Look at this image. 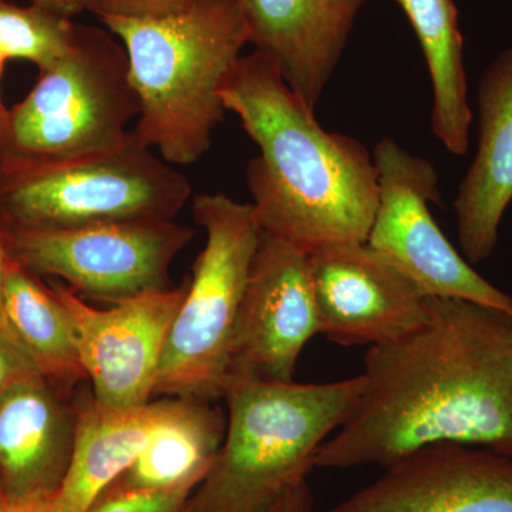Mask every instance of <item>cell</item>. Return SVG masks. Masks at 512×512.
Returning <instances> with one entry per match:
<instances>
[{
  "label": "cell",
  "instance_id": "1",
  "mask_svg": "<svg viewBox=\"0 0 512 512\" xmlns=\"http://www.w3.org/2000/svg\"><path fill=\"white\" fill-rule=\"evenodd\" d=\"M359 397L315 467L387 468L420 448L458 443L512 457V318L431 299L429 318L367 349Z\"/></svg>",
  "mask_w": 512,
  "mask_h": 512
},
{
  "label": "cell",
  "instance_id": "2",
  "mask_svg": "<svg viewBox=\"0 0 512 512\" xmlns=\"http://www.w3.org/2000/svg\"><path fill=\"white\" fill-rule=\"evenodd\" d=\"M220 97L258 146L247 181L262 232L308 254L367 241L379 183L373 156L359 140L320 126L315 110L258 50L239 57Z\"/></svg>",
  "mask_w": 512,
  "mask_h": 512
},
{
  "label": "cell",
  "instance_id": "3",
  "mask_svg": "<svg viewBox=\"0 0 512 512\" xmlns=\"http://www.w3.org/2000/svg\"><path fill=\"white\" fill-rule=\"evenodd\" d=\"M126 50L134 133L174 165L197 163L224 119L220 89L249 45L239 0H194L160 18L99 19Z\"/></svg>",
  "mask_w": 512,
  "mask_h": 512
},
{
  "label": "cell",
  "instance_id": "4",
  "mask_svg": "<svg viewBox=\"0 0 512 512\" xmlns=\"http://www.w3.org/2000/svg\"><path fill=\"white\" fill-rule=\"evenodd\" d=\"M360 376L332 383H229L227 430L183 512H269L308 481L322 444L355 407Z\"/></svg>",
  "mask_w": 512,
  "mask_h": 512
},
{
  "label": "cell",
  "instance_id": "5",
  "mask_svg": "<svg viewBox=\"0 0 512 512\" xmlns=\"http://www.w3.org/2000/svg\"><path fill=\"white\" fill-rule=\"evenodd\" d=\"M190 180L134 130L119 147L73 160L0 165V217L8 229H72L173 221Z\"/></svg>",
  "mask_w": 512,
  "mask_h": 512
},
{
  "label": "cell",
  "instance_id": "6",
  "mask_svg": "<svg viewBox=\"0 0 512 512\" xmlns=\"http://www.w3.org/2000/svg\"><path fill=\"white\" fill-rule=\"evenodd\" d=\"M140 104L126 50L109 30L77 25L73 45L8 113L0 165L59 163L123 144Z\"/></svg>",
  "mask_w": 512,
  "mask_h": 512
},
{
  "label": "cell",
  "instance_id": "7",
  "mask_svg": "<svg viewBox=\"0 0 512 512\" xmlns=\"http://www.w3.org/2000/svg\"><path fill=\"white\" fill-rule=\"evenodd\" d=\"M192 217L205 244L168 333L154 396L224 399L242 298L261 241L254 208L228 195H195Z\"/></svg>",
  "mask_w": 512,
  "mask_h": 512
},
{
  "label": "cell",
  "instance_id": "8",
  "mask_svg": "<svg viewBox=\"0 0 512 512\" xmlns=\"http://www.w3.org/2000/svg\"><path fill=\"white\" fill-rule=\"evenodd\" d=\"M379 201L367 244L382 252L427 298L477 303L512 318V296L483 278L451 245L430 212L439 174L426 158L384 137L373 151Z\"/></svg>",
  "mask_w": 512,
  "mask_h": 512
},
{
  "label": "cell",
  "instance_id": "9",
  "mask_svg": "<svg viewBox=\"0 0 512 512\" xmlns=\"http://www.w3.org/2000/svg\"><path fill=\"white\" fill-rule=\"evenodd\" d=\"M194 235L175 220L5 231L9 255L32 274L111 305L173 288L171 265Z\"/></svg>",
  "mask_w": 512,
  "mask_h": 512
},
{
  "label": "cell",
  "instance_id": "10",
  "mask_svg": "<svg viewBox=\"0 0 512 512\" xmlns=\"http://www.w3.org/2000/svg\"><path fill=\"white\" fill-rule=\"evenodd\" d=\"M316 333L308 252L262 232L239 308L227 386L238 380L293 382L299 357Z\"/></svg>",
  "mask_w": 512,
  "mask_h": 512
},
{
  "label": "cell",
  "instance_id": "11",
  "mask_svg": "<svg viewBox=\"0 0 512 512\" xmlns=\"http://www.w3.org/2000/svg\"><path fill=\"white\" fill-rule=\"evenodd\" d=\"M52 288L72 320L94 399L120 409L150 403L187 284L146 292L109 309L94 308L63 282Z\"/></svg>",
  "mask_w": 512,
  "mask_h": 512
},
{
  "label": "cell",
  "instance_id": "12",
  "mask_svg": "<svg viewBox=\"0 0 512 512\" xmlns=\"http://www.w3.org/2000/svg\"><path fill=\"white\" fill-rule=\"evenodd\" d=\"M320 333L342 346H380L410 335L430 312V298L367 242L309 252Z\"/></svg>",
  "mask_w": 512,
  "mask_h": 512
},
{
  "label": "cell",
  "instance_id": "13",
  "mask_svg": "<svg viewBox=\"0 0 512 512\" xmlns=\"http://www.w3.org/2000/svg\"><path fill=\"white\" fill-rule=\"evenodd\" d=\"M328 512H512V457L431 444L387 468Z\"/></svg>",
  "mask_w": 512,
  "mask_h": 512
},
{
  "label": "cell",
  "instance_id": "14",
  "mask_svg": "<svg viewBox=\"0 0 512 512\" xmlns=\"http://www.w3.org/2000/svg\"><path fill=\"white\" fill-rule=\"evenodd\" d=\"M249 43L293 92L318 106L338 69L365 0H239Z\"/></svg>",
  "mask_w": 512,
  "mask_h": 512
},
{
  "label": "cell",
  "instance_id": "15",
  "mask_svg": "<svg viewBox=\"0 0 512 512\" xmlns=\"http://www.w3.org/2000/svg\"><path fill=\"white\" fill-rule=\"evenodd\" d=\"M477 107L476 156L453 202L458 244L471 265L493 255L512 202V46L481 74Z\"/></svg>",
  "mask_w": 512,
  "mask_h": 512
},
{
  "label": "cell",
  "instance_id": "16",
  "mask_svg": "<svg viewBox=\"0 0 512 512\" xmlns=\"http://www.w3.org/2000/svg\"><path fill=\"white\" fill-rule=\"evenodd\" d=\"M76 400L33 375L0 396V481L3 497L59 494L72 461Z\"/></svg>",
  "mask_w": 512,
  "mask_h": 512
},
{
  "label": "cell",
  "instance_id": "17",
  "mask_svg": "<svg viewBox=\"0 0 512 512\" xmlns=\"http://www.w3.org/2000/svg\"><path fill=\"white\" fill-rule=\"evenodd\" d=\"M178 397L143 406H104L92 393L76 397V441L69 471L57 494V512H87L140 456L154 431L177 407Z\"/></svg>",
  "mask_w": 512,
  "mask_h": 512
},
{
  "label": "cell",
  "instance_id": "18",
  "mask_svg": "<svg viewBox=\"0 0 512 512\" xmlns=\"http://www.w3.org/2000/svg\"><path fill=\"white\" fill-rule=\"evenodd\" d=\"M224 416L214 403L180 399L140 456L109 488L161 491L198 484L210 473L224 443Z\"/></svg>",
  "mask_w": 512,
  "mask_h": 512
},
{
  "label": "cell",
  "instance_id": "19",
  "mask_svg": "<svg viewBox=\"0 0 512 512\" xmlns=\"http://www.w3.org/2000/svg\"><path fill=\"white\" fill-rule=\"evenodd\" d=\"M419 39L429 67L433 107L431 131L446 150L464 156L473 110L468 103L463 36L454 0H394Z\"/></svg>",
  "mask_w": 512,
  "mask_h": 512
},
{
  "label": "cell",
  "instance_id": "20",
  "mask_svg": "<svg viewBox=\"0 0 512 512\" xmlns=\"http://www.w3.org/2000/svg\"><path fill=\"white\" fill-rule=\"evenodd\" d=\"M10 329L37 369L63 389L87 379L69 313L53 288L10 256L5 278Z\"/></svg>",
  "mask_w": 512,
  "mask_h": 512
},
{
  "label": "cell",
  "instance_id": "21",
  "mask_svg": "<svg viewBox=\"0 0 512 512\" xmlns=\"http://www.w3.org/2000/svg\"><path fill=\"white\" fill-rule=\"evenodd\" d=\"M76 29L72 19L52 10L0 0V52L8 60H28L43 72L69 52Z\"/></svg>",
  "mask_w": 512,
  "mask_h": 512
},
{
  "label": "cell",
  "instance_id": "22",
  "mask_svg": "<svg viewBox=\"0 0 512 512\" xmlns=\"http://www.w3.org/2000/svg\"><path fill=\"white\" fill-rule=\"evenodd\" d=\"M198 484L161 491H116L107 488L87 512H183Z\"/></svg>",
  "mask_w": 512,
  "mask_h": 512
},
{
  "label": "cell",
  "instance_id": "23",
  "mask_svg": "<svg viewBox=\"0 0 512 512\" xmlns=\"http://www.w3.org/2000/svg\"><path fill=\"white\" fill-rule=\"evenodd\" d=\"M97 18H160L187 8L194 0H86Z\"/></svg>",
  "mask_w": 512,
  "mask_h": 512
},
{
  "label": "cell",
  "instance_id": "24",
  "mask_svg": "<svg viewBox=\"0 0 512 512\" xmlns=\"http://www.w3.org/2000/svg\"><path fill=\"white\" fill-rule=\"evenodd\" d=\"M33 375L43 373L22 346L0 330V396L19 380Z\"/></svg>",
  "mask_w": 512,
  "mask_h": 512
},
{
  "label": "cell",
  "instance_id": "25",
  "mask_svg": "<svg viewBox=\"0 0 512 512\" xmlns=\"http://www.w3.org/2000/svg\"><path fill=\"white\" fill-rule=\"evenodd\" d=\"M0 512H57V494H36L22 498L2 497Z\"/></svg>",
  "mask_w": 512,
  "mask_h": 512
},
{
  "label": "cell",
  "instance_id": "26",
  "mask_svg": "<svg viewBox=\"0 0 512 512\" xmlns=\"http://www.w3.org/2000/svg\"><path fill=\"white\" fill-rule=\"evenodd\" d=\"M269 512H313V495L308 481L285 495Z\"/></svg>",
  "mask_w": 512,
  "mask_h": 512
},
{
  "label": "cell",
  "instance_id": "27",
  "mask_svg": "<svg viewBox=\"0 0 512 512\" xmlns=\"http://www.w3.org/2000/svg\"><path fill=\"white\" fill-rule=\"evenodd\" d=\"M9 259L10 255L8 251V245H6L5 231H3V228L0 227V330H2L5 335H8L10 339L15 340L19 346H22L20 345L19 340L16 339L15 333H13L12 329H10L8 318H6L5 313V278L6 269H8L9 265Z\"/></svg>",
  "mask_w": 512,
  "mask_h": 512
},
{
  "label": "cell",
  "instance_id": "28",
  "mask_svg": "<svg viewBox=\"0 0 512 512\" xmlns=\"http://www.w3.org/2000/svg\"><path fill=\"white\" fill-rule=\"evenodd\" d=\"M32 2L33 5L52 10L70 19L87 10L86 0H32Z\"/></svg>",
  "mask_w": 512,
  "mask_h": 512
},
{
  "label": "cell",
  "instance_id": "29",
  "mask_svg": "<svg viewBox=\"0 0 512 512\" xmlns=\"http://www.w3.org/2000/svg\"><path fill=\"white\" fill-rule=\"evenodd\" d=\"M6 62H8V59H6V57L2 55V52H0V116H2V117H8V113H9V110L6 109L5 104H3V99H2V76H3V70H5Z\"/></svg>",
  "mask_w": 512,
  "mask_h": 512
},
{
  "label": "cell",
  "instance_id": "30",
  "mask_svg": "<svg viewBox=\"0 0 512 512\" xmlns=\"http://www.w3.org/2000/svg\"><path fill=\"white\" fill-rule=\"evenodd\" d=\"M6 127H8V117L0 116V143H2L3 138H5Z\"/></svg>",
  "mask_w": 512,
  "mask_h": 512
},
{
  "label": "cell",
  "instance_id": "31",
  "mask_svg": "<svg viewBox=\"0 0 512 512\" xmlns=\"http://www.w3.org/2000/svg\"><path fill=\"white\" fill-rule=\"evenodd\" d=\"M3 491H2V481H0V501H2Z\"/></svg>",
  "mask_w": 512,
  "mask_h": 512
}]
</instances>
